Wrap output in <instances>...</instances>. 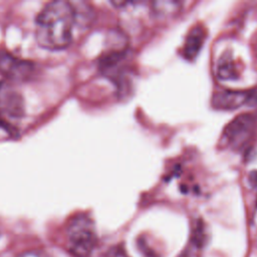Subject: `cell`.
Returning a JSON list of instances; mask_svg holds the SVG:
<instances>
[{"label": "cell", "instance_id": "6da1fadb", "mask_svg": "<svg viewBox=\"0 0 257 257\" xmlns=\"http://www.w3.org/2000/svg\"><path fill=\"white\" fill-rule=\"evenodd\" d=\"M75 17V9L70 2L55 0L47 3L35 19L38 45L52 51L68 47L72 41Z\"/></svg>", "mask_w": 257, "mask_h": 257}, {"label": "cell", "instance_id": "7a4b0ae2", "mask_svg": "<svg viewBox=\"0 0 257 257\" xmlns=\"http://www.w3.org/2000/svg\"><path fill=\"white\" fill-rule=\"evenodd\" d=\"M70 253L75 257H88L96 244V234L91 219L77 215L71 219L66 230Z\"/></svg>", "mask_w": 257, "mask_h": 257}, {"label": "cell", "instance_id": "3957f363", "mask_svg": "<svg viewBox=\"0 0 257 257\" xmlns=\"http://www.w3.org/2000/svg\"><path fill=\"white\" fill-rule=\"evenodd\" d=\"M256 124V118L252 113H241L234 117L224 128L222 141L231 148H237L244 144Z\"/></svg>", "mask_w": 257, "mask_h": 257}, {"label": "cell", "instance_id": "277c9868", "mask_svg": "<svg viewBox=\"0 0 257 257\" xmlns=\"http://www.w3.org/2000/svg\"><path fill=\"white\" fill-rule=\"evenodd\" d=\"M33 71V63L18 58L6 50H0V73L8 79L21 80L29 78Z\"/></svg>", "mask_w": 257, "mask_h": 257}, {"label": "cell", "instance_id": "5b68a950", "mask_svg": "<svg viewBox=\"0 0 257 257\" xmlns=\"http://www.w3.org/2000/svg\"><path fill=\"white\" fill-rule=\"evenodd\" d=\"M21 97L14 91L0 85V126L9 127V118H18L22 115Z\"/></svg>", "mask_w": 257, "mask_h": 257}, {"label": "cell", "instance_id": "8992f818", "mask_svg": "<svg viewBox=\"0 0 257 257\" xmlns=\"http://www.w3.org/2000/svg\"><path fill=\"white\" fill-rule=\"evenodd\" d=\"M248 90L221 89L212 96V106L220 110H233L247 105Z\"/></svg>", "mask_w": 257, "mask_h": 257}, {"label": "cell", "instance_id": "52a82bcc", "mask_svg": "<svg viewBox=\"0 0 257 257\" xmlns=\"http://www.w3.org/2000/svg\"><path fill=\"white\" fill-rule=\"evenodd\" d=\"M206 32L202 25L196 24L189 31L183 46V56L188 60H193L199 54L205 41Z\"/></svg>", "mask_w": 257, "mask_h": 257}, {"label": "cell", "instance_id": "ba28073f", "mask_svg": "<svg viewBox=\"0 0 257 257\" xmlns=\"http://www.w3.org/2000/svg\"><path fill=\"white\" fill-rule=\"evenodd\" d=\"M236 66L229 56H223L217 67V76L222 80H230V79H236L238 77Z\"/></svg>", "mask_w": 257, "mask_h": 257}, {"label": "cell", "instance_id": "9c48e42d", "mask_svg": "<svg viewBox=\"0 0 257 257\" xmlns=\"http://www.w3.org/2000/svg\"><path fill=\"white\" fill-rule=\"evenodd\" d=\"M153 9L156 14L159 15H169L175 14L181 6V3L178 1H156L153 2Z\"/></svg>", "mask_w": 257, "mask_h": 257}, {"label": "cell", "instance_id": "30bf717a", "mask_svg": "<svg viewBox=\"0 0 257 257\" xmlns=\"http://www.w3.org/2000/svg\"><path fill=\"white\" fill-rule=\"evenodd\" d=\"M247 105L252 107H257V86L248 90Z\"/></svg>", "mask_w": 257, "mask_h": 257}, {"label": "cell", "instance_id": "8fae6325", "mask_svg": "<svg viewBox=\"0 0 257 257\" xmlns=\"http://www.w3.org/2000/svg\"><path fill=\"white\" fill-rule=\"evenodd\" d=\"M18 257H47L44 253L37 251V250H31V251H26L20 254Z\"/></svg>", "mask_w": 257, "mask_h": 257}, {"label": "cell", "instance_id": "7c38bea8", "mask_svg": "<svg viewBox=\"0 0 257 257\" xmlns=\"http://www.w3.org/2000/svg\"><path fill=\"white\" fill-rule=\"evenodd\" d=\"M256 246H257V237H256Z\"/></svg>", "mask_w": 257, "mask_h": 257}]
</instances>
